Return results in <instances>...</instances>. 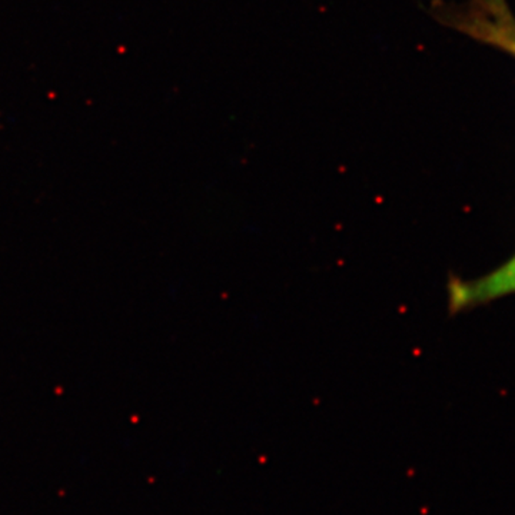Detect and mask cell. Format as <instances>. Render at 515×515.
<instances>
[{
    "instance_id": "1",
    "label": "cell",
    "mask_w": 515,
    "mask_h": 515,
    "mask_svg": "<svg viewBox=\"0 0 515 515\" xmlns=\"http://www.w3.org/2000/svg\"><path fill=\"white\" fill-rule=\"evenodd\" d=\"M511 295H515V252L481 276L464 279L451 275L446 281V311L454 316Z\"/></svg>"
},
{
    "instance_id": "2",
    "label": "cell",
    "mask_w": 515,
    "mask_h": 515,
    "mask_svg": "<svg viewBox=\"0 0 515 515\" xmlns=\"http://www.w3.org/2000/svg\"><path fill=\"white\" fill-rule=\"evenodd\" d=\"M449 25L515 57V17L505 0H471L453 13Z\"/></svg>"
}]
</instances>
